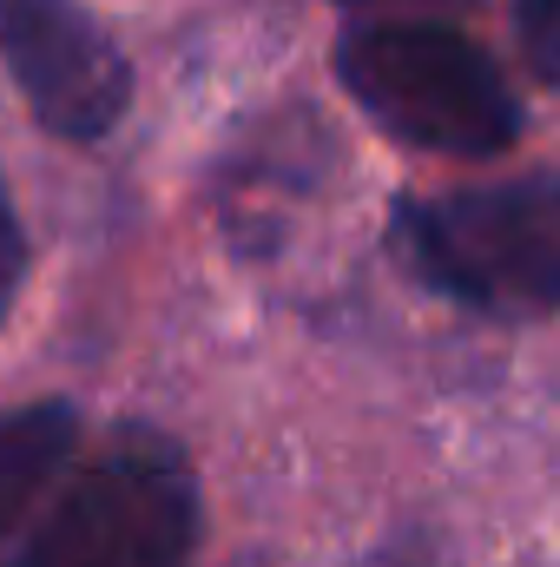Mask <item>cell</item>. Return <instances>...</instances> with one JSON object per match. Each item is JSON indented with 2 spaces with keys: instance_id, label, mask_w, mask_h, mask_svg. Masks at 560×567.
Listing matches in <instances>:
<instances>
[{
  "instance_id": "3957f363",
  "label": "cell",
  "mask_w": 560,
  "mask_h": 567,
  "mask_svg": "<svg viewBox=\"0 0 560 567\" xmlns=\"http://www.w3.org/2000/svg\"><path fill=\"white\" fill-rule=\"evenodd\" d=\"M198 548V482L172 435L126 429L66 482L7 567H185Z\"/></svg>"
},
{
  "instance_id": "8992f818",
  "label": "cell",
  "mask_w": 560,
  "mask_h": 567,
  "mask_svg": "<svg viewBox=\"0 0 560 567\" xmlns=\"http://www.w3.org/2000/svg\"><path fill=\"white\" fill-rule=\"evenodd\" d=\"M521 47L535 73L560 86V0H521Z\"/></svg>"
},
{
  "instance_id": "7a4b0ae2",
  "label": "cell",
  "mask_w": 560,
  "mask_h": 567,
  "mask_svg": "<svg viewBox=\"0 0 560 567\" xmlns=\"http://www.w3.org/2000/svg\"><path fill=\"white\" fill-rule=\"evenodd\" d=\"M396 245L428 290L535 317L560 310V178H508L448 198H403Z\"/></svg>"
},
{
  "instance_id": "ba28073f",
  "label": "cell",
  "mask_w": 560,
  "mask_h": 567,
  "mask_svg": "<svg viewBox=\"0 0 560 567\" xmlns=\"http://www.w3.org/2000/svg\"><path fill=\"white\" fill-rule=\"evenodd\" d=\"M370 7H383V0H370Z\"/></svg>"
},
{
  "instance_id": "5b68a950",
  "label": "cell",
  "mask_w": 560,
  "mask_h": 567,
  "mask_svg": "<svg viewBox=\"0 0 560 567\" xmlns=\"http://www.w3.org/2000/svg\"><path fill=\"white\" fill-rule=\"evenodd\" d=\"M73 410L66 403H27V410H0V535L33 508V495L60 475V462L73 455Z\"/></svg>"
},
{
  "instance_id": "52a82bcc",
  "label": "cell",
  "mask_w": 560,
  "mask_h": 567,
  "mask_svg": "<svg viewBox=\"0 0 560 567\" xmlns=\"http://www.w3.org/2000/svg\"><path fill=\"white\" fill-rule=\"evenodd\" d=\"M13 284H20V225H13V198L0 185V317L13 303Z\"/></svg>"
},
{
  "instance_id": "6da1fadb",
  "label": "cell",
  "mask_w": 560,
  "mask_h": 567,
  "mask_svg": "<svg viewBox=\"0 0 560 567\" xmlns=\"http://www.w3.org/2000/svg\"><path fill=\"white\" fill-rule=\"evenodd\" d=\"M336 73L350 100L390 133V140L442 152V158H488L521 133V106L501 80V66L428 20H376L350 27L336 47Z\"/></svg>"
},
{
  "instance_id": "277c9868",
  "label": "cell",
  "mask_w": 560,
  "mask_h": 567,
  "mask_svg": "<svg viewBox=\"0 0 560 567\" xmlns=\"http://www.w3.org/2000/svg\"><path fill=\"white\" fill-rule=\"evenodd\" d=\"M0 60L60 140H100L133 100L126 53L80 0H0Z\"/></svg>"
}]
</instances>
